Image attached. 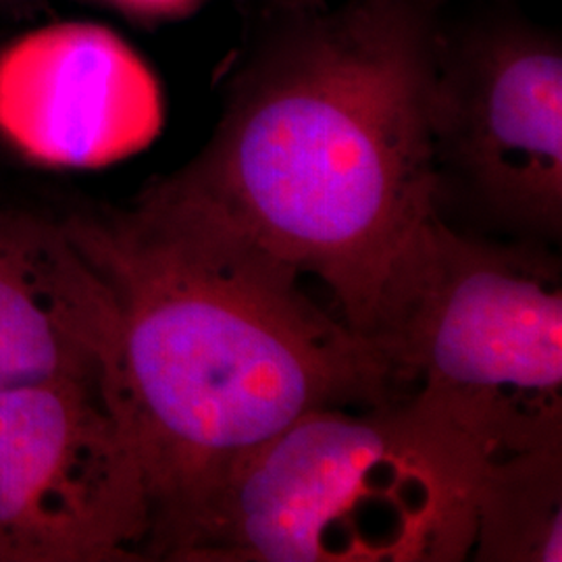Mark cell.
I'll return each instance as SVG.
<instances>
[{
	"label": "cell",
	"mask_w": 562,
	"mask_h": 562,
	"mask_svg": "<svg viewBox=\"0 0 562 562\" xmlns=\"http://www.w3.org/2000/svg\"><path fill=\"white\" fill-rule=\"evenodd\" d=\"M446 0H340L261 21L211 140L148 186L323 281L364 334L390 265L438 213L429 138Z\"/></svg>",
	"instance_id": "6da1fadb"
},
{
	"label": "cell",
	"mask_w": 562,
	"mask_h": 562,
	"mask_svg": "<svg viewBox=\"0 0 562 562\" xmlns=\"http://www.w3.org/2000/svg\"><path fill=\"white\" fill-rule=\"evenodd\" d=\"M65 225L120 315L117 396L150 498L146 559L225 471L317 408L408 396L378 346L257 241L148 188Z\"/></svg>",
	"instance_id": "7a4b0ae2"
},
{
	"label": "cell",
	"mask_w": 562,
	"mask_h": 562,
	"mask_svg": "<svg viewBox=\"0 0 562 562\" xmlns=\"http://www.w3.org/2000/svg\"><path fill=\"white\" fill-rule=\"evenodd\" d=\"M485 459L411 396L317 408L234 462L159 559L464 561Z\"/></svg>",
	"instance_id": "3957f363"
},
{
	"label": "cell",
	"mask_w": 562,
	"mask_h": 562,
	"mask_svg": "<svg viewBox=\"0 0 562 562\" xmlns=\"http://www.w3.org/2000/svg\"><path fill=\"white\" fill-rule=\"evenodd\" d=\"M362 336L485 457L562 443L561 265L540 244L462 236L434 213L390 265Z\"/></svg>",
	"instance_id": "277c9868"
},
{
	"label": "cell",
	"mask_w": 562,
	"mask_h": 562,
	"mask_svg": "<svg viewBox=\"0 0 562 562\" xmlns=\"http://www.w3.org/2000/svg\"><path fill=\"white\" fill-rule=\"evenodd\" d=\"M438 209L538 240L562 229V41L517 11L440 18L429 92Z\"/></svg>",
	"instance_id": "5b68a950"
},
{
	"label": "cell",
	"mask_w": 562,
	"mask_h": 562,
	"mask_svg": "<svg viewBox=\"0 0 562 562\" xmlns=\"http://www.w3.org/2000/svg\"><path fill=\"white\" fill-rule=\"evenodd\" d=\"M150 498L115 396L0 390V562L146 561Z\"/></svg>",
	"instance_id": "8992f818"
},
{
	"label": "cell",
	"mask_w": 562,
	"mask_h": 562,
	"mask_svg": "<svg viewBox=\"0 0 562 562\" xmlns=\"http://www.w3.org/2000/svg\"><path fill=\"white\" fill-rule=\"evenodd\" d=\"M165 120L161 86L113 30L67 21L0 50V136L53 169H99L144 150Z\"/></svg>",
	"instance_id": "52a82bcc"
},
{
	"label": "cell",
	"mask_w": 562,
	"mask_h": 562,
	"mask_svg": "<svg viewBox=\"0 0 562 562\" xmlns=\"http://www.w3.org/2000/svg\"><path fill=\"white\" fill-rule=\"evenodd\" d=\"M117 340L113 292L65 222L0 211V390L97 383L120 404Z\"/></svg>",
	"instance_id": "ba28073f"
},
{
	"label": "cell",
	"mask_w": 562,
	"mask_h": 562,
	"mask_svg": "<svg viewBox=\"0 0 562 562\" xmlns=\"http://www.w3.org/2000/svg\"><path fill=\"white\" fill-rule=\"evenodd\" d=\"M477 562L562 561V443L490 457L473 483Z\"/></svg>",
	"instance_id": "9c48e42d"
},
{
	"label": "cell",
	"mask_w": 562,
	"mask_h": 562,
	"mask_svg": "<svg viewBox=\"0 0 562 562\" xmlns=\"http://www.w3.org/2000/svg\"><path fill=\"white\" fill-rule=\"evenodd\" d=\"M240 2L250 15H255L257 23L304 15L331 4V0H240Z\"/></svg>",
	"instance_id": "30bf717a"
},
{
	"label": "cell",
	"mask_w": 562,
	"mask_h": 562,
	"mask_svg": "<svg viewBox=\"0 0 562 562\" xmlns=\"http://www.w3.org/2000/svg\"><path fill=\"white\" fill-rule=\"evenodd\" d=\"M121 7L146 18H171L186 13L199 0H115Z\"/></svg>",
	"instance_id": "8fae6325"
}]
</instances>
